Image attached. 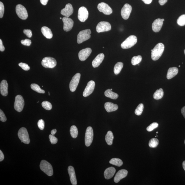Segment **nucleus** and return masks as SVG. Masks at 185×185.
Listing matches in <instances>:
<instances>
[{
  "label": "nucleus",
  "mask_w": 185,
  "mask_h": 185,
  "mask_svg": "<svg viewBox=\"0 0 185 185\" xmlns=\"http://www.w3.org/2000/svg\"><path fill=\"white\" fill-rule=\"evenodd\" d=\"M164 95V92L162 89H157L154 93L153 95L154 98L156 100H159L162 98Z\"/></svg>",
  "instance_id": "nucleus-30"
},
{
  "label": "nucleus",
  "mask_w": 185,
  "mask_h": 185,
  "mask_svg": "<svg viewBox=\"0 0 185 185\" xmlns=\"http://www.w3.org/2000/svg\"><path fill=\"white\" fill-rule=\"evenodd\" d=\"M17 16L22 20H26L28 17V13L25 7L21 4L17 5L15 8Z\"/></svg>",
  "instance_id": "nucleus-7"
},
{
  "label": "nucleus",
  "mask_w": 185,
  "mask_h": 185,
  "mask_svg": "<svg viewBox=\"0 0 185 185\" xmlns=\"http://www.w3.org/2000/svg\"><path fill=\"white\" fill-rule=\"evenodd\" d=\"M38 127L41 130L44 129L45 127V122L43 119H40L38 121Z\"/></svg>",
  "instance_id": "nucleus-44"
},
{
  "label": "nucleus",
  "mask_w": 185,
  "mask_h": 185,
  "mask_svg": "<svg viewBox=\"0 0 185 185\" xmlns=\"http://www.w3.org/2000/svg\"><path fill=\"white\" fill-rule=\"evenodd\" d=\"M19 66L25 71H28L30 69V67L26 63H21L19 64Z\"/></svg>",
  "instance_id": "nucleus-41"
},
{
  "label": "nucleus",
  "mask_w": 185,
  "mask_h": 185,
  "mask_svg": "<svg viewBox=\"0 0 185 185\" xmlns=\"http://www.w3.org/2000/svg\"><path fill=\"white\" fill-rule=\"evenodd\" d=\"M41 31L43 36L48 39H51L53 36L51 30L48 27H42Z\"/></svg>",
  "instance_id": "nucleus-27"
},
{
  "label": "nucleus",
  "mask_w": 185,
  "mask_h": 185,
  "mask_svg": "<svg viewBox=\"0 0 185 185\" xmlns=\"http://www.w3.org/2000/svg\"><path fill=\"white\" fill-rule=\"evenodd\" d=\"M24 105V101L21 95H17L15 97L14 108L17 112H22Z\"/></svg>",
  "instance_id": "nucleus-8"
},
{
  "label": "nucleus",
  "mask_w": 185,
  "mask_h": 185,
  "mask_svg": "<svg viewBox=\"0 0 185 185\" xmlns=\"http://www.w3.org/2000/svg\"><path fill=\"white\" fill-rule=\"evenodd\" d=\"M162 19V20H163V21H165V19Z\"/></svg>",
  "instance_id": "nucleus-56"
},
{
  "label": "nucleus",
  "mask_w": 185,
  "mask_h": 185,
  "mask_svg": "<svg viewBox=\"0 0 185 185\" xmlns=\"http://www.w3.org/2000/svg\"><path fill=\"white\" fill-rule=\"evenodd\" d=\"M144 109V105L143 104H140L136 108L135 111V114L138 116H140L142 113Z\"/></svg>",
  "instance_id": "nucleus-37"
},
{
  "label": "nucleus",
  "mask_w": 185,
  "mask_h": 185,
  "mask_svg": "<svg viewBox=\"0 0 185 185\" xmlns=\"http://www.w3.org/2000/svg\"><path fill=\"white\" fill-rule=\"evenodd\" d=\"M93 136L94 134L93 128L91 126H89L87 128L85 134V143L87 147H89L92 143Z\"/></svg>",
  "instance_id": "nucleus-9"
},
{
  "label": "nucleus",
  "mask_w": 185,
  "mask_h": 185,
  "mask_svg": "<svg viewBox=\"0 0 185 185\" xmlns=\"http://www.w3.org/2000/svg\"><path fill=\"white\" fill-rule=\"evenodd\" d=\"M18 136L21 142L29 144L30 142L29 134L26 128L22 127L20 128L18 132Z\"/></svg>",
  "instance_id": "nucleus-5"
},
{
  "label": "nucleus",
  "mask_w": 185,
  "mask_h": 185,
  "mask_svg": "<svg viewBox=\"0 0 185 185\" xmlns=\"http://www.w3.org/2000/svg\"><path fill=\"white\" fill-rule=\"evenodd\" d=\"M68 170L71 184L73 185H76L77 184V180L75 169L73 166H69L68 168Z\"/></svg>",
  "instance_id": "nucleus-21"
},
{
  "label": "nucleus",
  "mask_w": 185,
  "mask_h": 185,
  "mask_svg": "<svg viewBox=\"0 0 185 185\" xmlns=\"http://www.w3.org/2000/svg\"><path fill=\"white\" fill-rule=\"evenodd\" d=\"M60 19H62L61 17H60Z\"/></svg>",
  "instance_id": "nucleus-59"
},
{
  "label": "nucleus",
  "mask_w": 185,
  "mask_h": 185,
  "mask_svg": "<svg viewBox=\"0 0 185 185\" xmlns=\"http://www.w3.org/2000/svg\"><path fill=\"white\" fill-rule=\"evenodd\" d=\"M56 132H57V130L56 129H54L52 130L51 131V133L52 135H54Z\"/></svg>",
  "instance_id": "nucleus-54"
},
{
  "label": "nucleus",
  "mask_w": 185,
  "mask_h": 185,
  "mask_svg": "<svg viewBox=\"0 0 185 185\" xmlns=\"http://www.w3.org/2000/svg\"><path fill=\"white\" fill-rule=\"evenodd\" d=\"M137 42V37L132 35L128 37L121 44V47L123 49L130 48L134 46Z\"/></svg>",
  "instance_id": "nucleus-2"
},
{
  "label": "nucleus",
  "mask_w": 185,
  "mask_h": 185,
  "mask_svg": "<svg viewBox=\"0 0 185 185\" xmlns=\"http://www.w3.org/2000/svg\"><path fill=\"white\" fill-rule=\"evenodd\" d=\"M42 65L43 67L49 68H53L57 65V61L54 58L52 57H46L43 59Z\"/></svg>",
  "instance_id": "nucleus-6"
},
{
  "label": "nucleus",
  "mask_w": 185,
  "mask_h": 185,
  "mask_svg": "<svg viewBox=\"0 0 185 185\" xmlns=\"http://www.w3.org/2000/svg\"><path fill=\"white\" fill-rule=\"evenodd\" d=\"M4 159V155L3 152L0 150V161H2Z\"/></svg>",
  "instance_id": "nucleus-50"
},
{
  "label": "nucleus",
  "mask_w": 185,
  "mask_h": 185,
  "mask_svg": "<svg viewBox=\"0 0 185 185\" xmlns=\"http://www.w3.org/2000/svg\"><path fill=\"white\" fill-rule=\"evenodd\" d=\"M8 84L6 80L2 81L0 84L1 93L3 96H7L8 94Z\"/></svg>",
  "instance_id": "nucleus-22"
},
{
  "label": "nucleus",
  "mask_w": 185,
  "mask_h": 185,
  "mask_svg": "<svg viewBox=\"0 0 185 185\" xmlns=\"http://www.w3.org/2000/svg\"><path fill=\"white\" fill-rule=\"evenodd\" d=\"M163 24V21L162 19H157L154 21L152 28L154 32H159L162 28Z\"/></svg>",
  "instance_id": "nucleus-19"
},
{
  "label": "nucleus",
  "mask_w": 185,
  "mask_h": 185,
  "mask_svg": "<svg viewBox=\"0 0 185 185\" xmlns=\"http://www.w3.org/2000/svg\"><path fill=\"white\" fill-rule=\"evenodd\" d=\"M124 64L122 62H118L115 65L114 67V73L116 75L119 74L123 67Z\"/></svg>",
  "instance_id": "nucleus-31"
},
{
  "label": "nucleus",
  "mask_w": 185,
  "mask_h": 185,
  "mask_svg": "<svg viewBox=\"0 0 185 185\" xmlns=\"http://www.w3.org/2000/svg\"><path fill=\"white\" fill-rule=\"evenodd\" d=\"M158 126V124L156 122H153L147 128V130L148 131L151 132L155 128H156Z\"/></svg>",
  "instance_id": "nucleus-40"
},
{
  "label": "nucleus",
  "mask_w": 185,
  "mask_h": 185,
  "mask_svg": "<svg viewBox=\"0 0 185 185\" xmlns=\"http://www.w3.org/2000/svg\"><path fill=\"white\" fill-rule=\"evenodd\" d=\"M80 77L81 74L80 73H77L72 78L69 84L70 90L72 92H74L76 89L79 82Z\"/></svg>",
  "instance_id": "nucleus-11"
},
{
  "label": "nucleus",
  "mask_w": 185,
  "mask_h": 185,
  "mask_svg": "<svg viewBox=\"0 0 185 185\" xmlns=\"http://www.w3.org/2000/svg\"><path fill=\"white\" fill-rule=\"evenodd\" d=\"M128 174V171L125 169H121L119 171L114 178V182L116 183L119 182L120 180L125 178L127 176Z\"/></svg>",
  "instance_id": "nucleus-20"
},
{
  "label": "nucleus",
  "mask_w": 185,
  "mask_h": 185,
  "mask_svg": "<svg viewBox=\"0 0 185 185\" xmlns=\"http://www.w3.org/2000/svg\"><path fill=\"white\" fill-rule=\"evenodd\" d=\"M49 138L50 139V141L52 145H54L57 143L58 142V139L57 138L54 137V135L50 134L49 136Z\"/></svg>",
  "instance_id": "nucleus-42"
},
{
  "label": "nucleus",
  "mask_w": 185,
  "mask_h": 185,
  "mask_svg": "<svg viewBox=\"0 0 185 185\" xmlns=\"http://www.w3.org/2000/svg\"><path fill=\"white\" fill-rule=\"evenodd\" d=\"M48 94H49V95H50V92H48Z\"/></svg>",
  "instance_id": "nucleus-57"
},
{
  "label": "nucleus",
  "mask_w": 185,
  "mask_h": 185,
  "mask_svg": "<svg viewBox=\"0 0 185 185\" xmlns=\"http://www.w3.org/2000/svg\"><path fill=\"white\" fill-rule=\"evenodd\" d=\"M70 133L71 137L74 139L77 138L78 134L77 128L75 126H72L70 128Z\"/></svg>",
  "instance_id": "nucleus-33"
},
{
  "label": "nucleus",
  "mask_w": 185,
  "mask_h": 185,
  "mask_svg": "<svg viewBox=\"0 0 185 185\" xmlns=\"http://www.w3.org/2000/svg\"><path fill=\"white\" fill-rule=\"evenodd\" d=\"M23 32L28 38H31L32 36V31L30 30H29V29L24 30H23Z\"/></svg>",
  "instance_id": "nucleus-47"
},
{
  "label": "nucleus",
  "mask_w": 185,
  "mask_h": 185,
  "mask_svg": "<svg viewBox=\"0 0 185 185\" xmlns=\"http://www.w3.org/2000/svg\"><path fill=\"white\" fill-rule=\"evenodd\" d=\"M142 60V57L141 56H134L131 60V64L133 66L138 65L141 61Z\"/></svg>",
  "instance_id": "nucleus-35"
},
{
  "label": "nucleus",
  "mask_w": 185,
  "mask_h": 185,
  "mask_svg": "<svg viewBox=\"0 0 185 185\" xmlns=\"http://www.w3.org/2000/svg\"><path fill=\"white\" fill-rule=\"evenodd\" d=\"M40 1L43 5H46L47 4L48 0H40Z\"/></svg>",
  "instance_id": "nucleus-51"
},
{
  "label": "nucleus",
  "mask_w": 185,
  "mask_h": 185,
  "mask_svg": "<svg viewBox=\"0 0 185 185\" xmlns=\"http://www.w3.org/2000/svg\"><path fill=\"white\" fill-rule=\"evenodd\" d=\"M105 57L104 54L103 53H101L98 54L96 58L93 60L92 62L93 67L94 68L98 67L102 63Z\"/></svg>",
  "instance_id": "nucleus-23"
},
{
  "label": "nucleus",
  "mask_w": 185,
  "mask_h": 185,
  "mask_svg": "<svg viewBox=\"0 0 185 185\" xmlns=\"http://www.w3.org/2000/svg\"><path fill=\"white\" fill-rule=\"evenodd\" d=\"M159 144V140L156 138H153L150 140L149 142V147L151 148H155Z\"/></svg>",
  "instance_id": "nucleus-36"
},
{
  "label": "nucleus",
  "mask_w": 185,
  "mask_h": 185,
  "mask_svg": "<svg viewBox=\"0 0 185 185\" xmlns=\"http://www.w3.org/2000/svg\"><path fill=\"white\" fill-rule=\"evenodd\" d=\"M178 69L177 67L169 68L167 73V79L169 80L172 78L177 75L178 73Z\"/></svg>",
  "instance_id": "nucleus-26"
},
{
  "label": "nucleus",
  "mask_w": 185,
  "mask_h": 185,
  "mask_svg": "<svg viewBox=\"0 0 185 185\" xmlns=\"http://www.w3.org/2000/svg\"><path fill=\"white\" fill-rule=\"evenodd\" d=\"M111 29L112 27L110 23L106 21H101L97 25L96 30L97 32L101 33L108 31Z\"/></svg>",
  "instance_id": "nucleus-10"
},
{
  "label": "nucleus",
  "mask_w": 185,
  "mask_h": 185,
  "mask_svg": "<svg viewBox=\"0 0 185 185\" xmlns=\"http://www.w3.org/2000/svg\"><path fill=\"white\" fill-rule=\"evenodd\" d=\"M91 33L90 29H86L80 32L77 36V43L81 44L89 40L91 38Z\"/></svg>",
  "instance_id": "nucleus-4"
},
{
  "label": "nucleus",
  "mask_w": 185,
  "mask_h": 185,
  "mask_svg": "<svg viewBox=\"0 0 185 185\" xmlns=\"http://www.w3.org/2000/svg\"><path fill=\"white\" fill-rule=\"evenodd\" d=\"M31 87L33 90L36 91L37 93L42 94H44L45 93V91L41 89L39 86L36 84H32L31 85Z\"/></svg>",
  "instance_id": "nucleus-34"
},
{
  "label": "nucleus",
  "mask_w": 185,
  "mask_h": 185,
  "mask_svg": "<svg viewBox=\"0 0 185 185\" xmlns=\"http://www.w3.org/2000/svg\"><path fill=\"white\" fill-rule=\"evenodd\" d=\"M38 102H39V101H38V102H37V103H38Z\"/></svg>",
  "instance_id": "nucleus-62"
},
{
  "label": "nucleus",
  "mask_w": 185,
  "mask_h": 185,
  "mask_svg": "<svg viewBox=\"0 0 185 185\" xmlns=\"http://www.w3.org/2000/svg\"><path fill=\"white\" fill-rule=\"evenodd\" d=\"M104 108L107 112H110L117 110L118 106L117 105L110 102H108L105 103Z\"/></svg>",
  "instance_id": "nucleus-25"
},
{
  "label": "nucleus",
  "mask_w": 185,
  "mask_h": 185,
  "mask_svg": "<svg viewBox=\"0 0 185 185\" xmlns=\"http://www.w3.org/2000/svg\"><path fill=\"white\" fill-rule=\"evenodd\" d=\"M110 164L116 165L118 167H120L123 165L121 160L117 158H113L111 159L110 161Z\"/></svg>",
  "instance_id": "nucleus-32"
},
{
  "label": "nucleus",
  "mask_w": 185,
  "mask_h": 185,
  "mask_svg": "<svg viewBox=\"0 0 185 185\" xmlns=\"http://www.w3.org/2000/svg\"><path fill=\"white\" fill-rule=\"evenodd\" d=\"M184 143H185V141H184Z\"/></svg>",
  "instance_id": "nucleus-63"
},
{
  "label": "nucleus",
  "mask_w": 185,
  "mask_h": 185,
  "mask_svg": "<svg viewBox=\"0 0 185 185\" xmlns=\"http://www.w3.org/2000/svg\"><path fill=\"white\" fill-rule=\"evenodd\" d=\"M104 94L105 96L113 100H116L118 98L119 95L113 92L111 89H107L105 91Z\"/></svg>",
  "instance_id": "nucleus-28"
},
{
  "label": "nucleus",
  "mask_w": 185,
  "mask_h": 185,
  "mask_svg": "<svg viewBox=\"0 0 185 185\" xmlns=\"http://www.w3.org/2000/svg\"><path fill=\"white\" fill-rule=\"evenodd\" d=\"M5 50V48L3 45L2 41L1 39L0 40V50L1 52H3Z\"/></svg>",
  "instance_id": "nucleus-48"
},
{
  "label": "nucleus",
  "mask_w": 185,
  "mask_h": 185,
  "mask_svg": "<svg viewBox=\"0 0 185 185\" xmlns=\"http://www.w3.org/2000/svg\"><path fill=\"white\" fill-rule=\"evenodd\" d=\"M92 50L89 48H87L81 50L79 52V59L81 61H84L90 55Z\"/></svg>",
  "instance_id": "nucleus-17"
},
{
  "label": "nucleus",
  "mask_w": 185,
  "mask_h": 185,
  "mask_svg": "<svg viewBox=\"0 0 185 185\" xmlns=\"http://www.w3.org/2000/svg\"><path fill=\"white\" fill-rule=\"evenodd\" d=\"M4 13V6L2 2H0V18H2Z\"/></svg>",
  "instance_id": "nucleus-43"
},
{
  "label": "nucleus",
  "mask_w": 185,
  "mask_h": 185,
  "mask_svg": "<svg viewBox=\"0 0 185 185\" xmlns=\"http://www.w3.org/2000/svg\"><path fill=\"white\" fill-rule=\"evenodd\" d=\"M182 166L183 168H184V170L185 171V161H184V162H183Z\"/></svg>",
  "instance_id": "nucleus-55"
},
{
  "label": "nucleus",
  "mask_w": 185,
  "mask_h": 185,
  "mask_svg": "<svg viewBox=\"0 0 185 185\" xmlns=\"http://www.w3.org/2000/svg\"><path fill=\"white\" fill-rule=\"evenodd\" d=\"M158 133V132H156V133Z\"/></svg>",
  "instance_id": "nucleus-60"
},
{
  "label": "nucleus",
  "mask_w": 185,
  "mask_h": 185,
  "mask_svg": "<svg viewBox=\"0 0 185 185\" xmlns=\"http://www.w3.org/2000/svg\"><path fill=\"white\" fill-rule=\"evenodd\" d=\"M40 168L42 171L49 176H52L53 174V168L49 163L45 160L41 161Z\"/></svg>",
  "instance_id": "nucleus-3"
},
{
  "label": "nucleus",
  "mask_w": 185,
  "mask_h": 185,
  "mask_svg": "<svg viewBox=\"0 0 185 185\" xmlns=\"http://www.w3.org/2000/svg\"><path fill=\"white\" fill-rule=\"evenodd\" d=\"M0 120L3 122H5L7 120V118L5 114L1 110H0Z\"/></svg>",
  "instance_id": "nucleus-46"
},
{
  "label": "nucleus",
  "mask_w": 185,
  "mask_h": 185,
  "mask_svg": "<svg viewBox=\"0 0 185 185\" xmlns=\"http://www.w3.org/2000/svg\"><path fill=\"white\" fill-rule=\"evenodd\" d=\"M64 23V30L66 32H68L73 28L74 22L71 18L69 17H64L63 18Z\"/></svg>",
  "instance_id": "nucleus-16"
},
{
  "label": "nucleus",
  "mask_w": 185,
  "mask_h": 185,
  "mask_svg": "<svg viewBox=\"0 0 185 185\" xmlns=\"http://www.w3.org/2000/svg\"><path fill=\"white\" fill-rule=\"evenodd\" d=\"M165 46L162 43H159L155 46L151 51V59L156 61L161 57L164 51Z\"/></svg>",
  "instance_id": "nucleus-1"
},
{
  "label": "nucleus",
  "mask_w": 185,
  "mask_h": 185,
  "mask_svg": "<svg viewBox=\"0 0 185 185\" xmlns=\"http://www.w3.org/2000/svg\"><path fill=\"white\" fill-rule=\"evenodd\" d=\"M179 67H180V66H179Z\"/></svg>",
  "instance_id": "nucleus-61"
},
{
  "label": "nucleus",
  "mask_w": 185,
  "mask_h": 185,
  "mask_svg": "<svg viewBox=\"0 0 185 185\" xmlns=\"http://www.w3.org/2000/svg\"><path fill=\"white\" fill-rule=\"evenodd\" d=\"M168 0H159V3L161 6L164 5L166 3Z\"/></svg>",
  "instance_id": "nucleus-49"
},
{
  "label": "nucleus",
  "mask_w": 185,
  "mask_h": 185,
  "mask_svg": "<svg viewBox=\"0 0 185 185\" xmlns=\"http://www.w3.org/2000/svg\"><path fill=\"white\" fill-rule=\"evenodd\" d=\"M181 112L183 115V116L185 119V106L183 107L181 110Z\"/></svg>",
  "instance_id": "nucleus-53"
},
{
  "label": "nucleus",
  "mask_w": 185,
  "mask_h": 185,
  "mask_svg": "<svg viewBox=\"0 0 185 185\" xmlns=\"http://www.w3.org/2000/svg\"><path fill=\"white\" fill-rule=\"evenodd\" d=\"M114 139V136L112 132L110 131H108L105 136V140L108 145H112Z\"/></svg>",
  "instance_id": "nucleus-29"
},
{
  "label": "nucleus",
  "mask_w": 185,
  "mask_h": 185,
  "mask_svg": "<svg viewBox=\"0 0 185 185\" xmlns=\"http://www.w3.org/2000/svg\"><path fill=\"white\" fill-rule=\"evenodd\" d=\"M97 8L101 12L105 15H110L112 13V9L105 3L102 2L99 3L97 6Z\"/></svg>",
  "instance_id": "nucleus-13"
},
{
  "label": "nucleus",
  "mask_w": 185,
  "mask_h": 185,
  "mask_svg": "<svg viewBox=\"0 0 185 185\" xmlns=\"http://www.w3.org/2000/svg\"><path fill=\"white\" fill-rule=\"evenodd\" d=\"M116 169L113 167H109L106 169L104 171V176L106 179L112 178L116 172Z\"/></svg>",
  "instance_id": "nucleus-24"
},
{
  "label": "nucleus",
  "mask_w": 185,
  "mask_h": 185,
  "mask_svg": "<svg viewBox=\"0 0 185 185\" xmlns=\"http://www.w3.org/2000/svg\"><path fill=\"white\" fill-rule=\"evenodd\" d=\"M184 54H185V50H184Z\"/></svg>",
  "instance_id": "nucleus-58"
},
{
  "label": "nucleus",
  "mask_w": 185,
  "mask_h": 185,
  "mask_svg": "<svg viewBox=\"0 0 185 185\" xmlns=\"http://www.w3.org/2000/svg\"><path fill=\"white\" fill-rule=\"evenodd\" d=\"M21 43L23 45L27 46H30L31 44V40L26 39L24 40H21Z\"/></svg>",
  "instance_id": "nucleus-45"
},
{
  "label": "nucleus",
  "mask_w": 185,
  "mask_h": 185,
  "mask_svg": "<svg viewBox=\"0 0 185 185\" xmlns=\"http://www.w3.org/2000/svg\"><path fill=\"white\" fill-rule=\"evenodd\" d=\"M73 6L71 3H68L65 6V8L62 9L61 14L66 17H69L73 14Z\"/></svg>",
  "instance_id": "nucleus-18"
},
{
  "label": "nucleus",
  "mask_w": 185,
  "mask_h": 185,
  "mask_svg": "<svg viewBox=\"0 0 185 185\" xmlns=\"http://www.w3.org/2000/svg\"><path fill=\"white\" fill-rule=\"evenodd\" d=\"M95 85V82L91 80L89 82L83 93V96L87 97L89 96L94 91Z\"/></svg>",
  "instance_id": "nucleus-15"
},
{
  "label": "nucleus",
  "mask_w": 185,
  "mask_h": 185,
  "mask_svg": "<svg viewBox=\"0 0 185 185\" xmlns=\"http://www.w3.org/2000/svg\"><path fill=\"white\" fill-rule=\"evenodd\" d=\"M42 105L43 108L45 109L46 110H50L52 108V106L51 103L47 101H45L43 102L42 103Z\"/></svg>",
  "instance_id": "nucleus-39"
},
{
  "label": "nucleus",
  "mask_w": 185,
  "mask_h": 185,
  "mask_svg": "<svg viewBox=\"0 0 185 185\" xmlns=\"http://www.w3.org/2000/svg\"><path fill=\"white\" fill-rule=\"evenodd\" d=\"M178 24L180 26H184L185 25V14L181 15L179 17L177 21Z\"/></svg>",
  "instance_id": "nucleus-38"
},
{
  "label": "nucleus",
  "mask_w": 185,
  "mask_h": 185,
  "mask_svg": "<svg viewBox=\"0 0 185 185\" xmlns=\"http://www.w3.org/2000/svg\"><path fill=\"white\" fill-rule=\"evenodd\" d=\"M89 12L84 7L80 8L78 13V19L81 22H84L88 18Z\"/></svg>",
  "instance_id": "nucleus-12"
},
{
  "label": "nucleus",
  "mask_w": 185,
  "mask_h": 185,
  "mask_svg": "<svg viewBox=\"0 0 185 185\" xmlns=\"http://www.w3.org/2000/svg\"><path fill=\"white\" fill-rule=\"evenodd\" d=\"M132 10L131 6L128 3H126L121 9V14L122 18L124 20H127L129 18Z\"/></svg>",
  "instance_id": "nucleus-14"
},
{
  "label": "nucleus",
  "mask_w": 185,
  "mask_h": 185,
  "mask_svg": "<svg viewBox=\"0 0 185 185\" xmlns=\"http://www.w3.org/2000/svg\"><path fill=\"white\" fill-rule=\"evenodd\" d=\"M142 1L146 4H149L152 2L153 0H142Z\"/></svg>",
  "instance_id": "nucleus-52"
}]
</instances>
